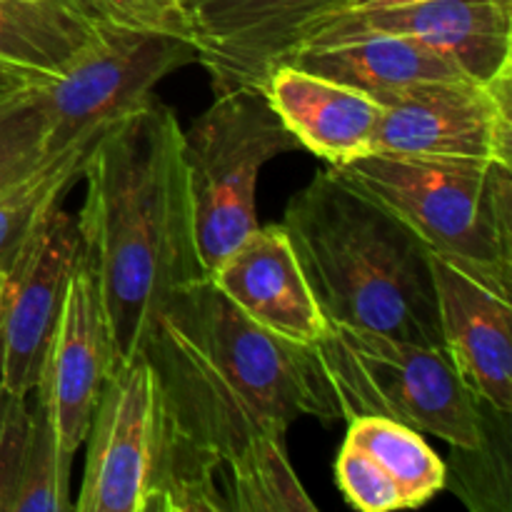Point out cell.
<instances>
[{"instance_id":"6da1fadb","label":"cell","mask_w":512,"mask_h":512,"mask_svg":"<svg viewBox=\"0 0 512 512\" xmlns=\"http://www.w3.org/2000/svg\"><path fill=\"white\" fill-rule=\"evenodd\" d=\"M80 250L98 285L113 365L148 345L160 310L195 280L198 258L183 163V128L168 105L105 125L83 160Z\"/></svg>"},{"instance_id":"8992f818","label":"cell","mask_w":512,"mask_h":512,"mask_svg":"<svg viewBox=\"0 0 512 512\" xmlns=\"http://www.w3.org/2000/svg\"><path fill=\"white\" fill-rule=\"evenodd\" d=\"M303 150L263 88L240 85L183 130V163L193 205L195 245L205 275L213 273L255 228L260 170L283 153Z\"/></svg>"},{"instance_id":"5bb4252c","label":"cell","mask_w":512,"mask_h":512,"mask_svg":"<svg viewBox=\"0 0 512 512\" xmlns=\"http://www.w3.org/2000/svg\"><path fill=\"white\" fill-rule=\"evenodd\" d=\"M443 350L470 393L512 413V303L498 288L430 253Z\"/></svg>"},{"instance_id":"30bf717a","label":"cell","mask_w":512,"mask_h":512,"mask_svg":"<svg viewBox=\"0 0 512 512\" xmlns=\"http://www.w3.org/2000/svg\"><path fill=\"white\" fill-rule=\"evenodd\" d=\"M375 153L512 165V70L423 85L385 105Z\"/></svg>"},{"instance_id":"5b68a950","label":"cell","mask_w":512,"mask_h":512,"mask_svg":"<svg viewBox=\"0 0 512 512\" xmlns=\"http://www.w3.org/2000/svg\"><path fill=\"white\" fill-rule=\"evenodd\" d=\"M313 355L340 420L380 415L450 448H475L483 438V400L470 393L443 348L328 323Z\"/></svg>"},{"instance_id":"44dd1931","label":"cell","mask_w":512,"mask_h":512,"mask_svg":"<svg viewBox=\"0 0 512 512\" xmlns=\"http://www.w3.org/2000/svg\"><path fill=\"white\" fill-rule=\"evenodd\" d=\"M445 485L478 512L512 510L510 470V413L483 403V438L475 448H450Z\"/></svg>"},{"instance_id":"d6986e66","label":"cell","mask_w":512,"mask_h":512,"mask_svg":"<svg viewBox=\"0 0 512 512\" xmlns=\"http://www.w3.org/2000/svg\"><path fill=\"white\" fill-rule=\"evenodd\" d=\"M345 440L358 445L398 485L405 510L420 508L445 488V463L423 433L380 415H355L348 420Z\"/></svg>"},{"instance_id":"52a82bcc","label":"cell","mask_w":512,"mask_h":512,"mask_svg":"<svg viewBox=\"0 0 512 512\" xmlns=\"http://www.w3.org/2000/svg\"><path fill=\"white\" fill-rule=\"evenodd\" d=\"M198 63L193 40L95 20L90 43L43 83L48 155L90 145L113 120L143 108L173 70Z\"/></svg>"},{"instance_id":"ba28073f","label":"cell","mask_w":512,"mask_h":512,"mask_svg":"<svg viewBox=\"0 0 512 512\" xmlns=\"http://www.w3.org/2000/svg\"><path fill=\"white\" fill-rule=\"evenodd\" d=\"M163 438V400L145 353L113 365L85 435L83 485L73 510L145 512Z\"/></svg>"},{"instance_id":"d4e9b609","label":"cell","mask_w":512,"mask_h":512,"mask_svg":"<svg viewBox=\"0 0 512 512\" xmlns=\"http://www.w3.org/2000/svg\"><path fill=\"white\" fill-rule=\"evenodd\" d=\"M335 480L353 508L363 512H393L405 510L398 485L383 473L378 463L358 445L343 440L338 460H335Z\"/></svg>"},{"instance_id":"7402d4cb","label":"cell","mask_w":512,"mask_h":512,"mask_svg":"<svg viewBox=\"0 0 512 512\" xmlns=\"http://www.w3.org/2000/svg\"><path fill=\"white\" fill-rule=\"evenodd\" d=\"M45 80L0 65V190L50 158L45 148Z\"/></svg>"},{"instance_id":"8fae6325","label":"cell","mask_w":512,"mask_h":512,"mask_svg":"<svg viewBox=\"0 0 512 512\" xmlns=\"http://www.w3.org/2000/svg\"><path fill=\"white\" fill-rule=\"evenodd\" d=\"M368 35L423 40L475 80H493L512 70V0H425L403 8L325 15L300 30L293 50L328 48Z\"/></svg>"},{"instance_id":"e0dca14e","label":"cell","mask_w":512,"mask_h":512,"mask_svg":"<svg viewBox=\"0 0 512 512\" xmlns=\"http://www.w3.org/2000/svg\"><path fill=\"white\" fill-rule=\"evenodd\" d=\"M280 63H293L323 78L353 85L383 108L423 85L470 78L438 48L403 35H368L328 48L293 50Z\"/></svg>"},{"instance_id":"2e32d148","label":"cell","mask_w":512,"mask_h":512,"mask_svg":"<svg viewBox=\"0 0 512 512\" xmlns=\"http://www.w3.org/2000/svg\"><path fill=\"white\" fill-rule=\"evenodd\" d=\"M263 93L303 150L330 168L375 153L383 105L363 90L293 63H278L265 78Z\"/></svg>"},{"instance_id":"ac0fdd59","label":"cell","mask_w":512,"mask_h":512,"mask_svg":"<svg viewBox=\"0 0 512 512\" xmlns=\"http://www.w3.org/2000/svg\"><path fill=\"white\" fill-rule=\"evenodd\" d=\"M95 20L55 0H0V65L55 78L90 43Z\"/></svg>"},{"instance_id":"ffe728a7","label":"cell","mask_w":512,"mask_h":512,"mask_svg":"<svg viewBox=\"0 0 512 512\" xmlns=\"http://www.w3.org/2000/svg\"><path fill=\"white\" fill-rule=\"evenodd\" d=\"M88 145H73L30 170L25 178L15 180L0 190V268L18 250V245L33 233L40 220L48 218L65 195L83 175V160Z\"/></svg>"},{"instance_id":"9a60e30c","label":"cell","mask_w":512,"mask_h":512,"mask_svg":"<svg viewBox=\"0 0 512 512\" xmlns=\"http://www.w3.org/2000/svg\"><path fill=\"white\" fill-rule=\"evenodd\" d=\"M208 278L240 313L278 338L315 345L328 333L283 223L258 225Z\"/></svg>"},{"instance_id":"4fadbf2b","label":"cell","mask_w":512,"mask_h":512,"mask_svg":"<svg viewBox=\"0 0 512 512\" xmlns=\"http://www.w3.org/2000/svg\"><path fill=\"white\" fill-rule=\"evenodd\" d=\"M343 0H185L198 63L215 95L240 85L263 88L293 50L298 33Z\"/></svg>"},{"instance_id":"9c48e42d","label":"cell","mask_w":512,"mask_h":512,"mask_svg":"<svg viewBox=\"0 0 512 512\" xmlns=\"http://www.w3.org/2000/svg\"><path fill=\"white\" fill-rule=\"evenodd\" d=\"M80 258L73 215L58 205L0 268V388L33 395Z\"/></svg>"},{"instance_id":"3957f363","label":"cell","mask_w":512,"mask_h":512,"mask_svg":"<svg viewBox=\"0 0 512 512\" xmlns=\"http://www.w3.org/2000/svg\"><path fill=\"white\" fill-rule=\"evenodd\" d=\"M283 228L330 325L443 348L428 248L390 210L325 170L293 195Z\"/></svg>"},{"instance_id":"cb8c5ba5","label":"cell","mask_w":512,"mask_h":512,"mask_svg":"<svg viewBox=\"0 0 512 512\" xmlns=\"http://www.w3.org/2000/svg\"><path fill=\"white\" fill-rule=\"evenodd\" d=\"M38 510L68 512L73 510V500H70V473L60 465L58 438H55L48 403L35 395L25 448L20 455L18 473H15L8 503H5V512Z\"/></svg>"},{"instance_id":"603a6c76","label":"cell","mask_w":512,"mask_h":512,"mask_svg":"<svg viewBox=\"0 0 512 512\" xmlns=\"http://www.w3.org/2000/svg\"><path fill=\"white\" fill-rule=\"evenodd\" d=\"M230 512H315L288 458L285 435H270L225 468Z\"/></svg>"},{"instance_id":"484cf974","label":"cell","mask_w":512,"mask_h":512,"mask_svg":"<svg viewBox=\"0 0 512 512\" xmlns=\"http://www.w3.org/2000/svg\"><path fill=\"white\" fill-rule=\"evenodd\" d=\"M83 8L90 20H108L125 28L153 30V33L193 40V25L185 0H83Z\"/></svg>"},{"instance_id":"7a4b0ae2","label":"cell","mask_w":512,"mask_h":512,"mask_svg":"<svg viewBox=\"0 0 512 512\" xmlns=\"http://www.w3.org/2000/svg\"><path fill=\"white\" fill-rule=\"evenodd\" d=\"M143 353L168 428L223 468L295 420H340L313 345L255 325L208 275L168 300Z\"/></svg>"},{"instance_id":"277c9868","label":"cell","mask_w":512,"mask_h":512,"mask_svg":"<svg viewBox=\"0 0 512 512\" xmlns=\"http://www.w3.org/2000/svg\"><path fill=\"white\" fill-rule=\"evenodd\" d=\"M328 170L403 220L430 253L510 290L512 165L370 153Z\"/></svg>"},{"instance_id":"7c38bea8","label":"cell","mask_w":512,"mask_h":512,"mask_svg":"<svg viewBox=\"0 0 512 512\" xmlns=\"http://www.w3.org/2000/svg\"><path fill=\"white\" fill-rule=\"evenodd\" d=\"M110 368L113 348L100 310L98 285L80 250L58 323L45 350L38 385L33 390V395L48 403L58 438L60 465L68 473L73 470L75 453L80 445H85V435Z\"/></svg>"},{"instance_id":"83f0119b","label":"cell","mask_w":512,"mask_h":512,"mask_svg":"<svg viewBox=\"0 0 512 512\" xmlns=\"http://www.w3.org/2000/svg\"><path fill=\"white\" fill-rule=\"evenodd\" d=\"M55 3H60V5H68V8H73V10H78V13L88 15V13H85V8H83V0H55Z\"/></svg>"},{"instance_id":"4316f807","label":"cell","mask_w":512,"mask_h":512,"mask_svg":"<svg viewBox=\"0 0 512 512\" xmlns=\"http://www.w3.org/2000/svg\"><path fill=\"white\" fill-rule=\"evenodd\" d=\"M425 3V0H343L340 5H335V10H330L328 15L335 13H365V10H385V8H403V5H415ZM325 18V15H323Z\"/></svg>"}]
</instances>
